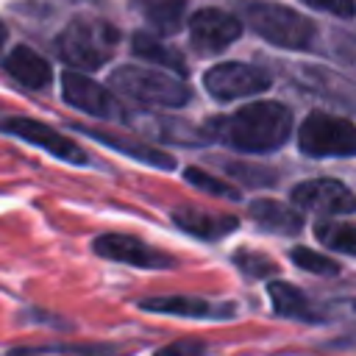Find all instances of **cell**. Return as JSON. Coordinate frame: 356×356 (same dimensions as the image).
<instances>
[{"label": "cell", "mask_w": 356, "mask_h": 356, "mask_svg": "<svg viewBox=\"0 0 356 356\" xmlns=\"http://www.w3.org/2000/svg\"><path fill=\"white\" fill-rule=\"evenodd\" d=\"M217 136L234 150L267 153L281 147L292 131V114L275 100H259L242 106L236 114L214 122Z\"/></svg>", "instance_id": "obj_1"}, {"label": "cell", "mask_w": 356, "mask_h": 356, "mask_svg": "<svg viewBox=\"0 0 356 356\" xmlns=\"http://www.w3.org/2000/svg\"><path fill=\"white\" fill-rule=\"evenodd\" d=\"M117 28L97 17H75L67 22V28L56 39L58 56L78 70H97L103 67L114 47H117Z\"/></svg>", "instance_id": "obj_2"}, {"label": "cell", "mask_w": 356, "mask_h": 356, "mask_svg": "<svg viewBox=\"0 0 356 356\" xmlns=\"http://www.w3.org/2000/svg\"><path fill=\"white\" fill-rule=\"evenodd\" d=\"M245 22L250 31H256L261 39L278 47L289 50H306L314 42V22L303 17L300 11H292L278 3H264V0H248L245 3Z\"/></svg>", "instance_id": "obj_3"}, {"label": "cell", "mask_w": 356, "mask_h": 356, "mask_svg": "<svg viewBox=\"0 0 356 356\" xmlns=\"http://www.w3.org/2000/svg\"><path fill=\"white\" fill-rule=\"evenodd\" d=\"M111 86L145 106H186L192 92L181 78H172L161 70H145V67H117L111 72Z\"/></svg>", "instance_id": "obj_4"}, {"label": "cell", "mask_w": 356, "mask_h": 356, "mask_svg": "<svg viewBox=\"0 0 356 356\" xmlns=\"http://www.w3.org/2000/svg\"><path fill=\"white\" fill-rule=\"evenodd\" d=\"M298 145L306 156H356V125L345 117L314 111L303 120Z\"/></svg>", "instance_id": "obj_5"}, {"label": "cell", "mask_w": 356, "mask_h": 356, "mask_svg": "<svg viewBox=\"0 0 356 356\" xmlns=\"http://www.w3.org/2000/svg\"><path fill=\"white\" fill-rule=\"evenodd\" d=\"M203 83L217 100H236L248 95H259L270 86V75L261 67L242 61H222L203 75Z\"/></svg>", "instance_id": "obj_6"}, {"label": "cell", "mask_w": 356, "mask_h": 356, "mask_svg": "<svg viewBox=\"0 0 356 356\" xmlns=\"http://www.w3.org/2000/svg\"><path fill=\"white\" fill-rule=\"evenodd\" d=\"M242 33V22L220 8H200L189 19V39L192 47L200 53H220Z\"/></svg>", "instance_id": "obj_7"}, {"label": "cell", "mask_w": 356, "mask_h": 356, "mask_svg": "<svg viewBox=\"0 0 356 356\" xmlns=\"http://www.w3.org/2000/svg\"><path fill=\"white\" fill-rule=\"evenodd\" d=\"M0 131L6 134H14L47 153H53L56 159H64V161H72V164H83L86 161V153L64 134H58L56 128L39 122V120H31V117H11V120H3L0 122Z\"/></svg>", "instance_id": "obj_8"}, {"label": "cell", "mask_w": 356, "mask_h": 356, "mask_svg": "<svg viewBox=\"0 0 356 356\" xmlns=\"http://www.w3.org/2000/svg\"><path fill=\"white\" fill-rule=\"evenodd\" d=\"M95 253L111 261H122V264H134V267H147V270H170L175 267V259L153 250L150 245L125 236V234H103L95 239Z\"/></svg>", "instance_id": "obj_9"}, {"label": "cell", "mask_w": 356, "mask_h": 356, "mask_svg": "<svg viewBox=\"0 0 356 356\" xmlns=\"http://www.w3.org/2000/svg\"><path fill=\"white\" fill-rule=\"evenodd\" d=\"M292 200L298 206L320 211V214H350V211H356V195L334 178H314V181L298 184L292 189Z\"/></svg>", "instance_id": "obj_10"}, {"label": "cell", "mask_w": 356, "mask_h": 356, "mask_svg": "<svg viewBox=\"0 0 356 356\" xmlns=\"http://www.w3.org/2000/svg\"><path fill=\"white\" fill-rule=\"evenodd\" d=\"M61 95L70 106L92 114V117H117L120 114V106L114 100V95L108 89H103L97 81L75 72V70H67L61 75Z\"/></svg>", "instance_id": "obj_11"}, {"label": "cell", "mask_w": 356, "mask_h": 356, "mask_svg": "<svg viewBox=\"0 0 356 356\" xmlns=\"http://www.w3.org/2000/svg\"><path fill=\"white\" fill-rule=\"evenodd\" d=\"M3 67H6V72H8L17 83H22V86H28V89H44V86L53 81V70H50L47 58L39 56L33 47H25V44H17V47L3 58Z\"/></svg>", "instance_id": "obj_12"}, {"label": "cell", "mask_w": 356, "mask_h": 356, "mask_svg": "<svg viewBox=\"0 0 356 356\" xmlns=\"http://www.w3.org/2000/svg\"><path fill=\"white\" fill-rule=\"evenodd\" d=\"M175 225L197 239H206V242H217L222 239L225 234L236 231V217L231 214H214V211H203V209H178L172 214Z\"/></svg>", "instance_id": "obj_13"}, {"label": "cell", "mask_w": 356, "mask_h": 356, "mask_svg": "<svg viewBox=\"0 0 356 356\" xmlns=\"http://www.w3.org/2000/svg\"><path fill=\"white\" fill-rule=\"evenodd\" d=\"M145 312H159V314H175V317H222L231 314V306H214L203 298H189V295H156L139 300Z\"/></svg>", "instance_id": "obj_14"}, {"label": "cell", "mask_w": 356, "mask_h": 356, "mask_svg": "<svg viewBox=\"0 0 356 356\" xmlns=\"http://www.w3.org/2000/svg\"><path fill=\"white\" fill-rule=\"evenodd\" d=\"M267 289H270V300H273L275 314L289 317V320H303V323H320L323 320L317 306L298 286H292L286 281H273Z\"/></svg>", "instance_id": "obj_15"}, {"label": "cell", "mask_w": 356, "mask_h": 356, "mask_svg": "<svg viewBox=\"0 0 356 356\" xmlns=\"http://www.w3.org/2000/svg\"><path fill=\"white\" fill-rule=\"evenodd\" d=\"M250 217L273 234H298L300 225H303V217L281 200H253L250 203Z\"/></svg>", "instance_id": "obj_16"}, {"label": "cell", "mask_w": 356, "mask_h": 356, "mask_svg": "<svg viewBox=\"0 0 356 356\" xmlns=\"http://www.w3.org/2000/svg\"><path fill=\"white\" fill-rule=\"evenodd\" d=\"M81 131H83V134H89L92 139H97V142H103V145L114 147V150H122V153H128V156H134V159H139V161L150 164V167H161V170H172V167H175V161H172L167 153H161V150H156V147H150V145H145V142H134V139L114 136V134L95 131V128H81Z\"/></svg>", "instance_id": "obj_17"}, {"label": "cell", "mask_w": 356, "mask_h": 356, "mask_svg": "<svg viewBox=\"0 0 356 356\" xmlns=\"http://www.w3.org/2000/svg\"><path fill=\"white\" fill-rule=\"evenodd\" d=\"M134 53L159 64V67H167V70H175L178 75H186V64L181 58V53H175L172 47H167L164 42H159L153 33H136L134 42H131Z\"/></svg>", "instance_id": "obj_18"}, {"label": "cell", "mask_w": 356, "mask_h": 356, "mask_svg": "<svg viewBox=\"0 0 356 356\" xmlns=\"http://www.w3.org/2000/svg\"><path fill=\"white\" fill-rule=\"evenodd\" d=\"M142 8H145L147 22L159 33H175L181 28V22H184L186 0H147Z\"/></svg>", "instance_id": "obj_19"}, {"label": "cell", "mask_w": 356, "mask_h": 356, "mask_svg": "<svg viewBox=\"0 0 356 356\" xmlns=\"http://www.w3.org/2000/svg\"><path fill=\"white\" fill-rule=\"evenodd\" d=\"M314 234L325 248L348 253V256H356V225H350V222H328L325 220V222H317Z\"/></svg>", "instance_id": "obj_20"}, {"label": "cell", "mask_w": 356, "mask_h": 356, "mask_svg": "<svg viewBox=\"0 0 356 356\" xmlns=\"http://www.w3.org/2000/svg\"><path fill=\"white\" fill-rule=\"evenodd\" d=\"M184 175H186V181H189L192 186H197V189H203V192H209V195L228 197V200H239V189H234V186L225 184L222 178H214V175H209V172H203V170H197V167H189Z\"/></svg>", "instance_id": "obj_21"}, {"label": "cell", "mask_w": 356, "mask_h": 356, "mask_svg": "<svg viewBox=\"0 0 356 356\" xmlns=\"http://www.w3.org/2000/svg\"><path fill=\"white\" fill-rule=\"evenodd\" d=\"M289 256H292V261H295L300 270H309V273H314V275H337V273H339V264H337L334 259H328V256H323V253H314V250H309V248H295Z\"/></svg>", "instance_id": "obj_22"}, {"label": "cell", "mask_w": 356, "mask_h": 356, "mask_svg": "<svg viewBox=\"0 0 356 356\" xmlns=\"http://www.w3.org/2000/svg\"><path fill=\"white\" fill-rule=\"evenodd\" d=\"M234 261L239 264L242 273H248V275H253V278H261V275H267V273L275 270V264H273L267 256H256V253H250V250H239V253L234 256Z\"/></svg>", "instance_id": "obj_23"}, {"label": "cell", "mask_w": 356, "mask_h": 356, "mask_svg": "<svg viewBox=\"0 0 356 356\" xmlns=\"http://www.w3.org/2000/svg\"><path fill=\"white\" fill-rule=\"evenodd\" d=\"M203 353H206V345L200 339H178L156 350V356H203Z\"/></svg>", "instance_id": "obj_24"}, {"label": "cell", "mask_w": 356, "mask_h": 356, "mask_svg": "<svg viewBox=\"0 0 356 356\" xmlns=\"http://www.w3.org/2000/svg\"><path fill=\"white\" fill-rule=\"evenodd\" d=\"M312 8H320V11H328V14H337V17H350L353 14V0H300Z\"/></svg>", "instance_id": "obj_25"}, {"label": "cell", "mask_w": 356, "mask_h": 356, "mask_svg": "<svg viewBox=\"0 0 356 356\" xmlns=\"http://www.w3.org/2000/svg\"><path fill=\"white\" fill-rule=\"evenodd\" d=\"M6 36H8V33H6V25H3V19H0V47L6 44Z\"/></svg>", "instance_id": "obj_26"}, {"label": "cell", "mask_w": 356, "mask_h": 356, "mask_svg": "<svg viewBox=\"0 0 356 356\" xmlns=\"http://www.w3.org/2000/svg\"><path fill=\"white\" fill-rule=\"evenodd\" d=\"M350 317H353V323H356V303L350 306Z\"/></svg>", "instance_id": "obj_27"}]
</instances>
